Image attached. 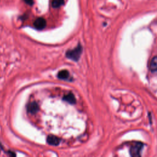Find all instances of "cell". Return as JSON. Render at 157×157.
<instances>
[{
	"label": "cell",
	"mask_w": 157,
	"mask_h": 157,
	"mask_svg": "<svg viewBox=\"0 0 157 157\" xmlns=\"http://www.w3.org/2000/svg\"><path fill=\"white\" fill-rule=\"evenodd\" d=\"M24 1L26 3L30 5V6L33 5V0H24Z\"/></svg>",
	"instance_id": "obj_10"
},
{
	"label": "cell",
	"mask_w": 157,
	"mask_h": 157,
	"mask_svg": "<svg viewBox=\"0 0 157 157\" xmlns=\"http://www.w3.org/2000/svg\"><path fill=\"white\" fill-rule=\"evenodd\" d=\"M60 142V139L57 136L54 135H50L47 138V142L50 145L57 146L59 145Z\"/></svg>",
	"instance_id": "obj_5"
},
{
	"label": "cell",
	"mask_w": 157,
	"mask_h": 157,
	"mask_svg": "<svg viewBox=\"0 0 157 157\" xmlns=\"http://www.w3.org/2000/svg\"><path fill=\"white\" fill-rule=\"evenodd\" d=\"M35 27L38 30H42L46 26V21L43 18H37L34 23Z\"/></svg>",
	"instance_id": "obj_3"
},
{
	"label": "cell",
	"mask_w": 157,
	"mask_h": 157,
	"mask_svg": "<svg viewBox=\"0 0 157 157\" xmlns=\"http://www.w3.org/2000/svg\"><path fill=\"white\" fill-rule=\"evenodd\" d=\"M57 77L60 79L66 80L69 77V73L67 70H62L58 72Z\"/></svg>",
	"instance_id": "obj_7"
},
{
	"label": "cell",
	"mask_w": 157,
	"mask_h": 157,
	"mask_svg": "<svg viewBox=\"0 0 157 157\" xmlns=\"http://www.w3.org/2000/svg\"><path fill=\"white\" fill-rule=\"evenodd\" d=\"M39 109V107L38 106V103L36 102H32L28 104L27 106V111L28 112L31 114H36Z\"/></svg>",
	"instance_id": "obj_4"
},
{
	"label": "cell",
	"mask_w": 157,
	"mask_h": 157,
	"mask_svg": "<svg viewBox=\"0 0 157 157\" xmlns=\"http://www.w3.org/2000/svg\"><path fill=\"white\" fill-rule=\"evenodd\" d=\"M150 69L152 71H157V56L154 57L150 63Z\"/></svg>",
	"instance_id": "obj_8"
},
{
	"label": "cell",
	"mask_w": 157,
	"mask_h": 157,
	"mask_svg": "<svg viewBox=\"0 0 157 157\" xmlns=\"http://www.w3.org/2000/svg\"><path fill=\"white\" fill-rule=\"evenodd\" d=\"M142 147L143 144L141 142L135 143L130 149L131 155L132 156H140Z\"/></svg>",
	"instance_id": "obj_2"
},
{
	"label": "cell",
	"mask_w": 157,
	"mask_h": 157,
	"mask_svg": "<svg viewBox=\"0 0 157 157\" xmlns=\"http://www.w3.org/2000/svg\"><path fill=\"white\" fill-rule=\"evenodd\" d=\"M82 52V47L81 44H78L75 48L72 50H68L66 53V57L73 61L77 62L79 60Z\"/></svg>",
	"instance_id": "obj_1"
},
{
	"label": "cell",
	"mask_w": 157,
	"mask_h": 157,
	"mask_svg": "<svg viewBox=\"0 0 157 157\" xmlns=\"http://www.w3.org/2000/svg\"><path fill=\"white\" fill-rule=\"evenodd\" d=\"M63 99L64 101L69 102V104H75V102H76V99L75 98V96L72 93H69V94L65 95L63 98Z\"/></svg>",
	"instance_id": "obj_6"
},
{
	"label": "cell",
	"mask_w": 157,
	"mask_h": 157,
	"mask_svg": "<svg viewBox=\"0 0 157 157\" xmlns=\"http://www.w3.org/2000/svg\"><path fill=\"white\" fill-rule=\"evenodd\" d=\"M64 0H52V6L54 8H57L63 5Z\"/></svg>",
	"instance_id": "obj_9"
}]
</instances>
